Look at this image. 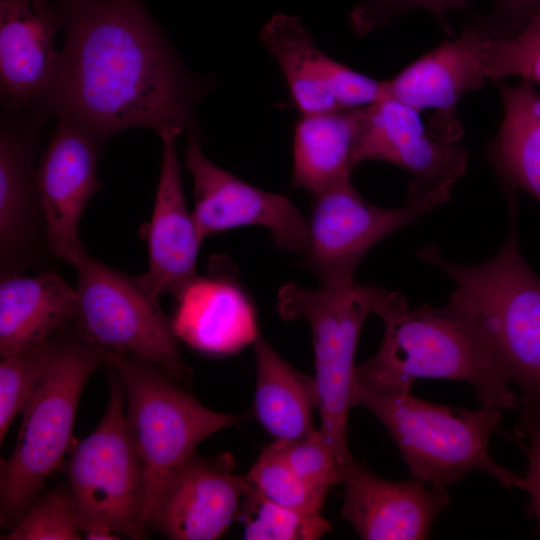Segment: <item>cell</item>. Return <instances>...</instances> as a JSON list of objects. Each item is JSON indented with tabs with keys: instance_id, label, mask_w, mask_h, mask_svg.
<instances>
[{
	"instance_id": "obj_28",
	"label": "cell",
	"mask_w": 540,
	"mask_h": 540,
	"mask_svg": "<svg viewBox=\"0 0 540 540\" xmlns=\"http://www.w3.org/2000/svg\"><path fill=\"white\" fill-rule=\"evenodd\" d=\"M81 536L73 494L67 482L39 493L23 518L1 539L80 540Z\"/></svg>"
},
{
	"instance_id": "obj_2",
	"label": "cell",
	"mask_w": 540,
	"mask_h": 540,
	"mask_svg": "<svg viewBox=\"0 0 540 540\" xmlns=\"http://www.w3.org/2000/svg\"><path fill=\"white\" fill-rule=\"evenodd\" d=\"M509 228L485 262L446 259L436 245L417 256L456 285L446 303L473 331L504 379L521 391L522 413L540 415V278L524 260L517 235V199L507 192Z\"/></svg>"
},
{
	"instance_id": "obj_7",
	"label": "cell",
	"mask_w": 540,
	"mask_h": 540,
	"mask_svg": "<svg viewBox=\"0 0 540 540\" xmlns=\"http://www.w3.org/2000/svg\"><path fill=\"white\" fill-rule=\"evenodd\" d=\"M64 470L85 539L148 535L144 466L126 424L123 386L112 369L105 413L73 447Z\"/></svg>"
},
{
	"instance_id": "obj_25",
	"label": "cell",
	"mask_w": 540,
	"mask_h": 540,
	"mask_svg": "<svg viewBox=\"0 0 540 540\" xmlns=\"http://www.w3.org/2000/svg\"><path fill=\"white\" fill-rule=\"evenodd\" d=\"M256 361L254 413L274 441H296L317 428L318 409L314 378L287 363L260 335L252 344Z\"/></svg>"
},
{
	"instance_id": "obj_18",
	"label": "cell",
	"mask_w": 540,
	"mask_h": 540,
	"mask_svg": "<svg viewBox=\"0 0 540 540\" xmlns=\"http://www.w3.org/2000/svg\"><path fill=\"white\" fill-rule=\"evenodd\" d=\"M481 41L474 24L465 25L460 35L441 42L387 79L388 96L420 112L433 110L428 131L439 140L457 142L463 134L458 103L488 80L481 63Z\"/></svg>"
},
{
	"instance_id": "obj_31",
	"label": "cell",
	"mask_w": 540,
	"mask_h": 540,
	"mask_svg": "<svg viewBox=\"0 0 540 540\" xmlns=\"http://www.w3.org/2000/svg\"><path fill=\"white\" fill-rule=\"evenodd\" d=\"M296 474L315 491L327 495L339 483L338 465L319 428L296 441H275Z\"/></svg>"
},
{
	"instance_id": "obj_30",
	"label": "cell",
	"mask_w": 540,
	"mask_h": 540,
	"mask_svg": "<svg viewBox=\"0 0 540 540\" xmlns=\"http://www.w3.org/2000/svg\"><path fill=\"white\" fill-rule=\"evenodd\" d=\"M480 56L488 80L517 76L540 84V13L515 36L482 37Z\"/></svg>"
},
{
	"instance_id": "obj_24",
	"label": "cell",
	"mask_w": 540,
	"mask_h": 540,
	"mask_svg": "<svg viewBox=\"0 0 540 540\" xmlns=\"http://www.w3.org/2000/svg\"><path fill=\"white\" fill-rule=\"evenodd\" d=\"M503 120L489 142L487 155L506 192L523 190L540 203V93L521 80L509 85L495 80Z\"/></svg>"
},
{
	"instance_id": "obj_29",
	"label": "cell",
	"mask_w": 540,
	"mask_h": 540,
	"mask_svg": "<svg viewBox=\"0 0 540 540\" xmlns=\"http://www.w3.org/2000/svg\"><path fill=\"white\" fill-rule=\"evenodd\" d=\"M55 336L25 351L1 357L0 443L3 442L12 421L22 413L39 384L49 364Z\"/></svg>"
},
{
	"instance_id": "obj_35",
	"label": "cell",
	"mask_w": 540,
	"mask_h": 540,
	"mask_svg": "<svg viewBox=\"0 0 540 540\" xmlns=\"http://www.w3.org/2000/svg\"><path fill=\"white\" fill-rule=\"evenodd\" d=\"M33 2V5L40 10H48L52 9L55 6L51 3L50 0H31Z\"/></svg>"
},
{
	"instance_id": "obj_21",
	"label": "cell",
	"mask_w": 540,
	"mask_h": 540,
	"mask_svg": "<svg viewBox=\"0 0 540 540\" xmlns=\"http://www.w3.org/2000/svg\"><path fill=\"white\" fill-rule=\"evenodd\" d=\"M172 320L178 338L213 355L236 353L253 344L258 335L253 304L229 272L213 267L189 283L175 297Z\"/></svg>"
},
{
	"instance_id": "obj_4",
	"label": "cell",
	"mask_w": 540,
	"mask_h": 540,
	"mask_svg": "<svg viewBox=\"0 0 540 540\" xmlns=\"http://www.w3.org/2000/svg\"><path fill=\"white\" fill-rule=\"evenodd\" d=\"M109 352L85 339L74 325L54 339L49 364L22 411L11 455L0 461V522L13 528L47 478L60 468L73 442L82 390L92 374L107 366Z\"/></svg>"
},
{
	"instance_id": "obj_10",
	"label": "cell",
	"mask_w": 540,
	"mask_h": 540,
	"mask_svg": "<svg viewBox=\"0 0 540 540\" xmlns=\"http://www.w3.org/2000/svg\"><path fill=\"white\" fill-rule=\"evenodd\" d=\"M449 198L407 194L401 207L383 208L366 201L351 180L335 185L313 196L304 265L322 285L354 280L357 265L375 244Z\"/></svg>"
},
{
	"instance_id": "obj_8",
	"label": "cell",
	"mask_w": 540,
	"mask_h": 540,
	"mask_svg": "<svg viewBox=\"0 0 540 540\" xmlns=\"http://www.w3.org/2000/svg\"><path fill=\"white\" fill-rule=\"evenodd\" d=\"M107 366L121 380L126 424L144 466L147 524L165 475L194 454L206 437L238 424L244 417L203 406L176 383L179 380L146 360L109 352Z\"/></svg>"
},
{
	"instance_id": "obj_22",
	"label": "cell",
	"mask_w": 540,
	"mask_h": 540,
	"mask_svg": "<svg viewBox=\"0 0 540 540\" xmlns=\"http://www.w3.org/2000/svg\"><path fill=\"white\" fill-rule=\"evenodd\" d=\"M76 288L55 272L12 274L0 283V355L25 351L74 324Z\"/></svg>"
},
{
	"instance_id": "obj_33",
	"label": "cell",
	"mask_w": 540,
	"mask_h": 540,
	"mask_svg": "<svg viewBox=\"0 0 540 540\" xmlns=\"http://www.w3.org/2000/svg\"><path fill=\"white\" fill-rule=\"evenodd\" d=\"M538 13L540 0H493L491 13L473 24L484 38H508L517 35Z\"/></svg>"
},
{
	"instance_id": "obj_19",
	"label": "cell",
	"mask_w": 540,
	"mask_h": 540,
	"mask_svg": "<svg viewBox=\"0 0 540 540\" xmlns=\"http://www.w3.org/2000/svg\"><path fill=\"white\" fill-rule=\"evenodd\" d=\"M42 125L26 116L4 113L1 117V277L21 274L34 261L42 240L47 242L34 165Z\"/></svg>"
},
{
	"instance_id": "obj_16",
	"label": "cell",
	"mask_w": 540,
	"mask_h": 540,
	"mask_svg": "<svg viewBox=\"0 0 540 540\" xmlns=\"http://www.w3.org/2000/svg\"><path fill=\"white\" fill-rule=\"evenodd\" d=\"M57 6L37 9L31 0H0V99L4 113L42 124L51 116L49 94L59 52L54 37Z\"/></svg>"
},
{
	"instance_id": "obj_12",
	"label": "cell",
	"mask_w": 540,
	"mask_h": 540,
	"mask_svg": "<svg viewBox=\"0 0 540 540\" xmlns=\"http://www.w3.org/2000/svg\"><path fill=\"white\" fill-rule=\"evenodd\" d=\"M186 140L184 164L194 182L191 213L202 239L241 226H262L279 248L304 253L307 219L288 197L257 188L220 168L204 155L199 139Z\"/></svg>"
},
{
	"instance_id": "obj_32",
	"label": "cell",
	"mask_w": 540,
	"mask_h": 540,
	"mask_svg": "<svg viewBox=\"0 0 540 540\" xmlns=\"http://www.w3.org/2000/svg\"><path fill=\"white\" fill-rule=\"evenodd\" d=\"M468 4L469 0H361L349 14V26L355 34L364 35L406 12L423 9L450 32L446 15L454 10L464 11Z\"/></svg>"
},
{
	"instance_id": "obj_14",
	"label": "cell",
	"mask_w": 540,
	"mask_h": 540,
	"mask_svg": "<svg viewBox=\"0 0 540 540\" xmlns=\"http://www.w3.org/2000/svg\"><path fill=\"white\" fill-rule=\"evenodd\" d=\"M229 453L192 454L161 481L147 524L173 540H213L239 518L246 477L233 473Z\"/></svg>"
},
{
	"instance_id": "obj_20",
	"label": "cell",
	"mask_w": 540,
	"mask_h": 540,
	"mask_svg": "<svg viewBox=\"0 0 540 540\" xmlns=\"http://www.w3.org/2000/svg\"><path fill=\"white\" fill-rule=\"evenodd\" d=\"M162 164L150 224L147 229L148 270L136 276L138 284L153 298L177 297L197 277L201 238L189 213L182 185L177 135L160 136Z\"/></svg>"
},
{
	"instance_id": "obj_1",
	"label": "cell",
	"mask_w": 540,
	"mask_h": 540,
	"mask_svg": "<svg viewBox=\"0 0 540 540\" xmlns=\"http://www.w3.org/2000/svg\"><path fill=\"white\" fill-rule=\"evenodd\" d=\"M64 44L48 108L104 144L148 127L201 140L197 103L213 81L192 73L142 0H58Z\"/></svg>"
},
{
	"instance_id": "obj_27",
	"label": "cell",
	"mask_w": 540,
	"mask_h": 540,
	"mask_svg": "<svg viewBox=\"0 0 540 540\" xmlns=\"http://www.w3.org/2000/svg\"><path fill=\"white\" fill-rule=\"evenodd\" d=\"M245 477L260 496L293 510L320 512L326 498L296 474L275 441L262 450Z\"/></svg>"
},
{
	"instance_id": "obj_15",
	"label": "cell",
	"mask_w": 540,
	"mask_h": 540,
	"mask_svg": "<svg viewBox=\"0 0 540 540\" xmlns=\"http://www.w3.org/2000/svg\"><path fill=\"white\" fill-rule=\"evenodd\" d=\"M104 146L82 127L57 119L36 168L49 250L70 265L84 249L78 234L79 222L101 186L97 168Z\"/></svg>"
},
{
	"instance_id": "obj_34",
	"label": "cell",
	"mask_w": 540,
	"mask_h": 540,
	"mask_svg": "<svg viewBox=\"0 0 540 540\" xmlns=\"http://www.w3.org/2000/svg\"><path fill=\"white\" fill-rule=\"evenodd\" d=\"M521 427L529 439L527 472L522 489L529 495L528 512L535 518L540 531V416L521 414Z\"/></svg>"
},
{
	"instance_id": "obj_3",
	"label": "cell",
	"mask_w": 540,
	"mask_h": 540,
	"mask_svg": "<svg viewBox=\"0 0 540 540\" xmlns=\"http://www.w3.org/2000/svg\"><path fill=\"white\" fill-rule=\"evenodd\" d=\"M376 315L384 324L383 339L377 352L356 366V384L409 393L418 379H447L473 386L481 406H518L476 335L447 304L410 308L401 293L388 290Z\"/></svg>"
},
{
	"instance_id": "obj_13",
	"label": "cell",
	"mask_w": 540,
	"mask_h": 540,
	"mask_svg": "<svg viewBox=\"0 0 540 540\" xmlns=\"http://www.w3.org/2000/svg\"><path fill=\"white\" fill-rule=\"evenodd\" d=\"M260 38L282 71L300 115L366 107L389 97L386 80L329 57L298 16L274 15Z\"/></svg>"
},
{
	"instance_id": "obj_17",
	"label": "cell",
	"mask_w": 540,
	"mask_h": 540,
	"mask_svg": "<svg viewBox=\"0 0 540 540\" xmlns=\"http://www.w3.org/2000/svg\"><path fill=\"white\" fill-rule=\"evenodd\" d=\"M344 487L340 516L365 540H424L450 505L447 488L411 476L392 481L351 458L339 467Z\"/></svg>"
},
{
	"instance_id": "obj_26",
	"label": "cell",
	"mask_w": 540,
	"mask_h": 540,
	"mask_svg": "<svg viewBox=\"0 0 540 540\" xmlns=\"http://www.w3.org/2000/svg\"><path fill=\"white\" fill-rule=\"evenodd\" d=\"M239 518H242L243 538L248 540H316L330 529L320 512H302L274 504L247 482Z\"/></svg>"
},
{
	"instance_id": "obj_5",
	"label": "cell",
	"mask_w": 540,
	"mask_h": 540,
	"mask_svg": "<svg viewBox=\"0 0 540 540\" xmlns=\"http://www.w3.org/2000/svg\"><path fill=\"white\" fill-rule=\"evenodd\" d=\"M356 404L367 407L393 438L411 476L440 488L479 470L506 488H523V477L490 453L502 410H468L436 404L409 393L375 391L356 384Z\"/></svg>"
},
{
	"instance_id": "obj_23",
	"label": "cell",
	"mask_w": 540,
	"mask_h": 540,
	"mask_svg": "<svg viewBox=\"0 0 540 540\" xmlns=\"http://www.w3.org/2000/svg\"><path fill=\"white\" fill-rule=\"evenodd\" d=\"M362 108L300 116L292 143L294 188L313 197L351 180Z\"/></svg>"
},
{
	"instance_id": "obj_6",
	"label": "cell",
	"mask_w": 540,
	"mask_h": 540,
	"mask_svg": "<svg viewBox=\"0 0 540 540\" xmlns=\"http://www.w3.org/2000/svg\"><path fill=\"white\" fill-rule=\"evenodd\" d=\"M387 289L354 280L307 289L294 283L277 294L276 310L285 320L310 326L315 360L320 431L338 467L352 457L348 416L356 404L355 353L366 318L376 314Z\"/></svg>"
},
{
	"instance_id": "obj_9",
	"label": "cell",
	"mask_w": 540,
	"mask_h": 540,
	"mask_svg": "<svg viewBox=\"0 0 540 540\" xmlns=\"http://www.w3.org/2000/svg\"><path fill=\"white\" fill-rule=\"evenodd\" d=\"M77 275L75 328L106 352L151 362L179 381L191 378L172 320L135 277L107 266L85 250L72 264Z\"/></svg>"
},
{
	"instance_id": "obj_11",
	"label": "cell",
	"mask_w": 540,
	"mask_h": 540,
	"mask_svg": "<svg viewBox=\"0 0 540 540\" xmlns=\"http://www.w3.org/2000/svg\"><path fill=\"white\" fill-rule=\"evenodd\" d=\"M369 160L406 170L413 179L407 194L450 196L453 185L466 171L468 153L457 142L435 138L420 111L388 97L362 108L354 168Z\"/></svg>"
}]
</instances>
